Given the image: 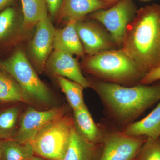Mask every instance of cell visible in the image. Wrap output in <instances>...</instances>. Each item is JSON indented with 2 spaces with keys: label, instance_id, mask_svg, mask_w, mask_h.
Returning a JSON list of instances; mask_svg holds the SVG:
<instances>
[{
  "label": "cell",
  "instance_id": "cell-1",
  "mask_svg": "<svg viewBox=\"0 0 160 160\" xmlns=\"http://www.w3.org/2000/svg\"><path fill=\"white\" fill-rule=\"evenodd\" d=\"M89 82L109 117L125 127L160 101V83L127 87L98 79Z\"/></svg>",
  "mask_w": 160,
  "mask_h": 160
},
{
  "label": "cell",
  "instance_id": "cell-2",
  "mask_svg": "<svg viewBox=\"0 0 160 160\" xmlns=\"http://www.w3.org/2000/svg\"><path fill=\"white\" fill-rule=\"evenodd\" d=\"M121 49L143 74L160 66V6H146L128 26Z\"/></svg>",
  "mask_w": 160,
  "mask_h": 160
},
{
  "label": "cell",
  "instance_id": "cell-3",
  "mask_svg": "<svg viewBox=\"0 0 160 160\" xmlns=\"http://www.w3.org/2000/svg\"><path fill=\"white\" fill-rule=\"evenodd\" d=\"M83 65L98 80L122 86L140 82L145 76L122 49L89 56Z\"/></svg>",
  "mask_w": 160,
  "mask_h": 160
},
{
  "label": "cell",
  "instance_id": "cell-4",
  "mask_svg": "<svg viewBox=\"0 0 160 160\" xmlns=\"http://www.w3.org/2000/svg\"><path fill=\"white\" fill-rule=\"evenodd\" d=\"M1 65L19 85L26 102L42 105H49L52 102L49 89L38 76L23 50H17Z\"/></svg>",
  "mask_w": 160,
  "mask_h": 160
},
{
  "label": "cell",
  "instance_id": "cell-5",
  "mask_svg": "<svg viewBox=\"0 0 160 160\" xmlns=\"http://www.w3.org/2000/svg\"><path fill=\"white\" fill-rule=\"evenodd\" d=\"M73 126V119L64 115L47 123L30 143L35 154L49 160H62Z\"/></svg>",
  "mask_w": 160,
  "mask_h": 160
},
{
  "label": "cell",
  "instance_id": "cell-6",
  "mask_svg": "<svg viewBox=\"0 0 160 160\" xmlns=\"http://www.w3.org/2000/svg\"><path fill=\"white\" fill-rule=\"evenodd\" d=\"M100 126L104 138L99 160H136L146 137L132 136L118 129L107 130Z\"/></svg>",
  "mask_w": 160,
  "mask_h": 160
},
{
  "label": "cell",
  "instance_id": "cell-7",
  "mask_svg": "<svg viewBox=\"0 0 160 160\" xmlns=\"http://www.w3.org/2000/svg\"><path fill=\"white\" fill-rule=\"evenodd\" d=\"M135 14V9L132 0H120L109 9L92 12L90 17L102 24L116 46L122 47L128 26Z\"/></svg>",
  "mask_w": 160,
  "mask_h": 160
},
{
  "label": "cell",
  "instance_id": "cell-8",
  "mask_svg": "<svg viewBox=\"0 0 160 160\" xmlns=\"http://www.w3.org/2000/svg\"><path fill=\"white\" fill-rule=\"evenodd\" d=\"M64 108L39 111L29 108L22 117L20 127L12 139L21 144L30 143L40 129L52 120L64 115Z\"/></svg>",
  "mask_w": 160,
  "mask_h": 160
},
{
  "label": "cell",
  "instance_id": "cell-9",
  "mask_svg": "<svg viewBox=\"0 0 160 160\" xmlns=\"http://www.w3.org/2000/svg\"><path fill=\"white\" fill-rule=\"evenodd\" d=\"M75 26L84 51L89 56L113 49L116 46L110 34L96 23L82 20L77 21Z\"/></svg>",
  "mask_w": 160,
  "mask_h": 160
},
{
  "label": "cell",
  "instance_id": "cell-10",
  "mask_svg": "<svg viewBox=\"0 0 160 160\" xmlns=\"http://www.w3.org/2000/svg\"><path fill=\"white\" fill-rule=\"evenodd\" d=\"M30 50L33 62L38 69H42L53 49L56 29L49 16L37 23Z\"/></svg>",
  "mask_w": 160,
  "mask_h": 160
},
{
  "label": "cell",
  "instance_id": "cell-11",
  "mask_svg": "<svg viewBox=\"0 0 160 160\" xmlns=\"http://www.w3.org/2000/svg\"><path fill=\"white\" fill-rule=\"evenodd\" d=\"M46 67L58 76L76 82L84 88L90 87V82L83 75L78 61L68 52L54 50L47 60Z\"/></svg>",
  "mask_w": 160,
  "mask_h": 160
},
{
  "label": "cell",
  "instance_id": "cell-12",
  "mask_svg": "<svg viewBox=\"0 0 160 160\" xmlns=\"http://www.w3.org/2000/svg\"><path fill=\"white\" fill-rule=\"evenodd\" d=\"M103 144L88 142L73 126L66 154L62 160H99Z\"/></svg>",
  "mask_w": 160,
  "mask_h": 160
},
{
  "label": "cell",
  "instance_id": "cell-13",
  "mask_svg": "<svg viewBox=\"0 0 160 160\" xmlns=\"http://www.w3.org/2000/svg\"><path fill=\"white\" fill-rule=\"evenodd\" d=\"M109 6L101 0H62L58 14L61 18L77 22L82 20L89 13L107 9Z\"/></svg>",
  "mask_w": 160,
  "mask_h": 160
},
{
  "label": "cell",
  "instance_id": "cell-14",
  "mask_svg": "<svg viewBox=\"0 0 160 160\" xmlns=\"http://www.w3.org/2000/svg\"><path fill=\"white\" fill-rule=\"evenodd\" d=\"M76 22L70 20L64 28L56 29L53 42L54 50L65 52L72 55L84 56L85 52L76 29Z\"/></svg>",
  "mask_w": 160,
  "mask_h": 160
},
{
  "label": "cell",
  "instance_id": "cell-15",
  "mask_svg": "<svg viewBox=\"0 0 160 160\" xmlns=\"http://www.w3.org/2000/svg\"><path fill=\"white\" fill-rule=\"evenodd\" d=\"M73 121L77 131L84 139L94 144L102 143V128L95 123L86 105L73 110Z\"/></svg>",
  "mask_w": 160,
  "mask_h": 160
},
{
  "label": "cell",
  "instance_id": "cell-16",
  "mask_svg": "<svg viewBox=\"0 0 160 160\" xmlns=\"http://www.w3.org/2000/svg\"><path fill=\"white\" fill-rule=\"evenodd\" d=\"M122 131L132 136L158 138L160 136V101L146 117L126 126Z\"/></svg>",
  "mask_w": 160,
  "mask_h": 160
},
{
  "label": "cell",
  "instance_id": "cell-17",
  "mask_svg": "<svg viewBox=\"0 0 160 160\" xmlns=\"http://www.w3.org/2000/svg\"><path fill=\"white\" fill-rule=\"evenodd\" d=\"M23 14V27L29 30L48 15L46 0H20Z\"/></svg>",
  "mask_w": 160,
  "mask_h": 160
},
{
  "label": "cell",
  "instance_id": "cell-18",
  "mask_svg": "<svg viewBox=\"0 0 160 160\" xmlns=\"http://www.w3.org/2000/svg\"><path fill=\"white\" fill-rule=\"evenodd\" d=\"M2 160H30L34 156L31 143L21 144L11 139L2 141Z\"/></svg>",
  "mask_w": 160,
  "mask_h": 160
},
{
  "label": "cell",
  "instance_id": "cell-19",
  "mask_svg": "<svg viewBox=\"0 0 160 160\" xmlns=\"http://www.w3.org/2000/svg\"><path fill=\"white\" fill-rule=\"evenodd\" d=\"M0 101L26 102L22 88L12 77L0 72Z\"/></svg>",
  "mask_w": 160,
  "mask_h": 160
},
{
  "label": "cell",
  "instance_id": "cell-20",
  "mask_svg": "<svg viewBox=\"0 0 160 160\" xmlns=\"http://www.w3.org/2000/svg\"><path fill=\"white\" fill-rule=\"evenodd\" d=\"M58 82L61 89L66 95L69 105L73 110L85 105L83 98L84 87L76 82L58 76Z\"/></svg>",
  "mask_w": 160,
  "mask_h": 160
},
{
  "label": "cell",
  "instance_id": "cell-21",
  "mask_svg": "<svg viewBox=\"0 0 160 160\" xmlns=\"http://www.w3.org/2000/svg\"><path fill=\"white\" fill-rule=\"evenodd\" d=\"M19 113V109L17 106L0 112V139L11 137L15 128Z\"/></svg>",
  "mask_w": 160,
  "mask_h": 160
},
{
  "label": "cell",
  "instance_id": "cell-22",
  "mask_svg": "<svg viewBox=\"0 0 160 160\" xmlns=\"http://www.w3.org/2000/svg\"><path fill=\"white\" fill-rule=\"evenodd\" d=\"M136 160H160V138H147Z\"/></svg>",
  "mask_w": 160,
  "mask_h": 160
},
{
  "label": "cell",
  "instance_id": "cell-23",
  "mask_svg": "<svg viewBox=\"0 0 160 160\" xmlns=\"http://www.w3.org/2000/svg\"><path fill=\"white\" fill-rule=\"evenodd\" d=\"M15 18V10L11 7H7L0 12V41L6 39L11 34Z\"/></svg>",
  "mask_w": 160,
  "mask_h": 160
},
{
  "label": "cell",
  "instance_id": "cell-24",
  "mask_svg": "<svg viewBox=\"0 0 160 160\" xmlns=\"http://www.w3.org/2000/svg\"><path fill=\"white\" fill-rule=\"evenodd\" d=\"M160 80V66L150 70L141 79L140 84L149 85Z\"/></svg>",
  "mask_w": 160,
  "mask_h": 160
},
{
  "label": "cell",
  "instance_id": "cell-25",
  "mask_svg": "<svg viewBox=\"0 0 160 160\" xmlns=\"http://www.w3.org/2000/svg\"><path fill=\"white\" fill-rule=\"evenodd\" d=\"M48 10L52 17H55L58 14L62 4V0H46Z\"/></svg>",
  "mask_w": 160,
  "mask_h": 160
},
{
  "label": "cell",
  "instance_id": "cell-26",
  "mask_svg": "<svg viewBox=\"0 0 160 160\" xmlns=\"http://www.w3.org/2000/svg\"><path fill=\"white\" fill-rule=\"evenodd\" d=\"M14 0H0V11L2 9H6L7 6H9Z\"/></svg>",
  "mask_w": 160,
  "mask_h": 160
},
{
  "label": "cell",
  "instance_id": "cell-27",
  "mask_svg": "<svg viewBox=\"0 0 160 160\" xmlns=\"http://www.w3.org/2000/svg\"><path fill=\"white\" fill-rule=\"evenodd\" d=\"M101 1H102L104 2L107 3L108 5H110L112 4H115V3L118 2L120 1V0H101Z\"/></svg>",
  "mask_w": 160,
  "mask_h": 160
},
{
  "label": "cell",
  "instance_id": "cell-28",
  "mask_svg": "<svg viewBox=\"0 0 160 160\" xmlns=\"http://www.w3.org/2000/svg\"><path fill=\"white\" fill-rule=\"evenodd\" d=\"M30 160H49L46 159L44 158L40 157L39 156H34Z\"/></svg>",
  "mask_w": 160,
  "mask_h": 160
},
{
  "label": "cell",
  "instance_id": "cell-29",
  "mask_svg": "<svg viewBox=\"0 0 160 160\" xmlns=\"http://www.w3.org/2000/svg\"><path fill=\"white\" fill-rule=\"evenodd\" d=\"M2 159V141L0 139V160Z\"/></svg>",
  "mask_w": 160,
  "mask_h": 160
},
{
  "label": "cell",
  "instance_id": "cell-30",
  "mask_svg": "<svg viewBox=\"0 0 160 160\" xmlns=\"http://www.w3.org/2000/svg\"><path fill=\"white\" fill-rule=\"evenodd\" d=\"M145 1H146V0H145Z\"/></svg>",
  "mask_w": 160,
  "mask_h": 160
},
{
  "label": "cell",
  "instance_id": "cell-31",
  "mask_svg": "<svg viewBox=\"0 0 160 160\" xmlns=\"http://www.w3.org/2000/svg\"></svg>",
  "mask_w": 160,
  "mask_h": 160
}]
</instances>
